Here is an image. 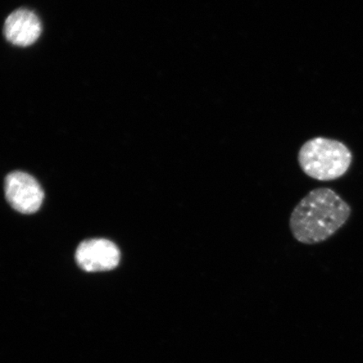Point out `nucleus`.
I'll list each match as a JSON object with an SVG mask.
<instances>
[{
  "label": "nucleus",
  "mask_w": 363,
  "mask_h": 363,
  "mask_svg": "<svg viewBox=\"0 0 363 363\" xmlns=\"http://www.w3.org/2000/svg\"><path fill=\"white\" fill-rule=\"evenodd\" d=\"M351 213V206L333 189H315L294 208L289 228L298 242H323L347 223Z\"/></svg>",
  "instance_id": "obj_1"
},
{
  "label": "nucleus",
  "mask_w": 363,
  "mask_h": 363,
  "mask_svg": "<svg viewBox=\"0 0 363 363\" xmlns=\"http://www.w3.org/2000/svg\"><path fill=\"white\" fill-rule=\"evenodd\" d=\"M298 164L305 174L318 181L342 178L352 165V154L342 143L333 139L315 138L299 150Z\"/></svg>",
  "instance_id": "obj_2"
},
{
  "label": "nucleus",
  "mask_w": 363,
  "mask_h": 363,
  "mask_svg": "<svg viewBox=\"0 0 363 363\" xmlns=\"http://www.w3.org/2000/svg\"><path fill=\"white\" fill-rule=\"evenodd\" d=\"M4 190L9 203L21 214H34L42 206L43 190L38 182L26 172L16 171L9 174Z\"/></svg>",
  "instance_id": "obj_3"
},
{
  "label": "nucleus",
  "mask_w": 363,
  "mask_h": 363,
  "mask_svg": "<svg viewBox=\"0 0 363 363\" xmlns=\"http://www.w3.org/2000/svg\"><path fill=\"white\" fill-rule=\"evenodd\" d=\"M75 257L82 269L104 272L116 269L120 262L121 252L111 240L91 239L80 243Z\"/></svg>",
  "instance_id": "obj_4"
},
{
  "label": "nucleus",
  "mask_w": 363,
  "mask_h": 363,
  "mask_svg": "<svg viewBox=\"0 0 363 363\" xmlns=\"http://www.w3.org/2000/svg\"><path fill=\"white\" fill-rule=\"evenodd\" d=\"M4 34L13 45L29 47L42 34V24L34 12L20 9L7 18L4 23Z\"/></svg>",
  "instance_id": "obj_5"
}]
</instances>
